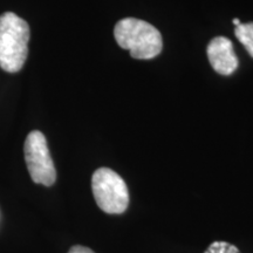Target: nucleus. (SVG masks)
Wrapping results in <instances>:
<instances>
[{"instance_id": "obj_1", "label": "nucleus", "mask_w": 253, "mask_h": 253, "mask_svg": "<svg viewBox=\"0 0 253 253\" xmlns=\"http://www.w3.org/2000/svg\"><path fill=\"white\" fill-rule=\"evenodd\" d=\"M30 26L13 12L0 15V67L17 73L24 67L28 55Z\"/></svg>"}, {"instance_id": "obj_2", "label": "nucleus", "mask_w": 253, "mask_h": 253, "mask_svg": "<svg viewBox=\"0 0 253 253\" xmlns=\"http://www.w3.org/2000/svg\"><path fill=\"white\" fill-rule=\"evenodd\" d=\"M114 37L119 46L128 49L134 59H154L163 48L160 31L147 21L136 18L120 20L114 28Z\"/></svg>"}, {"instance_id": "obj_3", "label": "nucleus", "mask_w": 253, "mask_h": 253, "mask_svg": "<svg viewBox=\"0 0 253 253\" xmlns=\"http://www.w3.org/2000/svg\"><path fill=\"white\" fill-rule=\"evenodd\" d=\"M91 189L95 202L103 212L120 214L129 205V191L119 173L109 168H100L91 177Z\"/></svg>"}, {"instance_id": "obj_4", "label": "nucleus", "mask_w": 253, "mask_h": 253, "mask_svg": "<svg viewBox=\"0 0 253 253\" xmlns=\"http://www.w3.org/2000/svg\"><path fill=\"white\" fill-rule=\"evenodd\" d=\"M24 153L32 181L45 186L54 184L56 170L45 135L39 130L31 131L25 141Z\"/></svg>"}, {"instance_id": "obj_5", "label": "nucleus", "mask_w": 253, "mask_h": 253, "mask_svg": "<svg viewBox=\"0 0 253 253\" xmlns=\"http://www.w3.org/2000/svg\"><path fill=\"white\" fill-rule=\"evenodd\" d=\"M208 58L211 66L220 75H231L238 68L233 45L230 39L225 37L213 38L208 45Z\"/></svg>"}, {"instance_id": "obj_6", "label": "nucleus", "mask_w": 253, "mask_h": 253, "mask_svg": "<svg viewBox=\"0 0 253 253\" xmlns=\"http://www.w3.org/2000/svg\"><path fill=\"white\" fill-rule=\"evenodd\" d=\"M235 34L237 39L245 47L251 58H253V23L240 24L236 26Z\"/></svg>"}, {"instance_id": "obj_7", "label": "nucleus", "mask_w": 253, "mask_h": 253, "mask_svg": "<svg viewBox=\"0 0 253 253\" xmlns=\"http://www.w3.org/2000/svg\"><path fill=\"white\" fill-rule=\"evenodd\" d=\"M204 253H240L238 248L227 242H213Z\"/></svg>"}, {"instance_id": "obj_8", "label": "nucleus", "mask_w": 253, "mask_h": 253, "mask_svg": "<svg viewBox=\"0 0 253 253\" xmlns=\"http://www.w3.org/2000/svg\"><path fill=\"white\" fill-rule=\"evenodd\" d=\"M68 253H95V252L91 251L90 249L84 248V246L77 245V246H73V248L68 251Z\"/></svg>"}, {"instance_id": "obj_9", "label": "nucleus", "mask_w": 253, "mask_h": 253, "mask_svg": "<svg viewBox=\"0 0 253 253\" xmlns=\"http://www.w3.org/2000/svg\"><path fill=\"white\" fill-rule=\"evenodd\" d=\"M233 24H235L236 25V26H238V25H240V24H242V23H240V20H239V19H233Z\"/></svg>"}]
</instances>
